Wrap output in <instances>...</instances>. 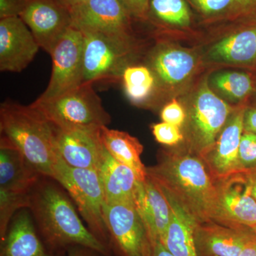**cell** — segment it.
I'll return each instance as SVG.
<instances>
[{
  "instance_id": "obj_1",
  "label": "cell",
  "mask_w": 256,
  "mask_h": 256,
  "mask_svg": "<svg viewBox=\"0 0 256 256\" xmlns=\"http://www.w3.org/2000/svg\"><path fill=\"white\" fill-rule=\"evenodd\" d=\"M146 174L196 223L215 222L216 185L200 156L190 150L163 152L156 165L146 168Z\"/></svg>"
},
{
  "instance_id": "obj_2",
  "label": "cell",
  "mask_w": 256,
  "mask_h": 256,
  "mask_svg": "<svg viewBox=\"0 0 256 256\" xmlns=\"http://www.w3.org/2000/svg\"><path fill=\"white\" fill-rule=\"evenodd\" d=\"M42 176L30 193V210L48 250L60 254L75 246L112 256L110 249L82 224L70 198L54 183Z\"/></svg>"
},
{
  "instance_id": "obj_3",
  "label": "cell",
  "mask_w": 256,
  "mask_h": 256,
  "mask_svg": "<svg viewBox=\"0 0 256 256\" xmlns=\"http://www.w3.org/2000/svg\"><path fill=\"white\" fill-rule=\"evenodd\" d=\"M1 137L16 146L38 174L53 180L58 158L56 128L31 105L6 101L0 107Z\"/></svg>"
},
{
  "instance_id": "obj_4",
  "label": "cell",
  "mask_w": 256,
  "mask_h": 256,
  "mask_svg": "<svg viewBox=\"0 0 256 256\" xmlns=\"http://www.w3.org/2000/svg\"><path fill=\"white\" fill-rule=\"evenodd\" d=\"M92 86L84 84L50 100H36L31 106L57 130L100 129L110 124L111 117Z\"/></svg>"
},
{
  "instance_id": "obj_5",
  "label": "cell",
  "mask_w": 256,
  "mask_h": 256,
  "mask_svg": "<svg viewBox=\"0 0 256 256\" xmlns=\"http://www.w3.org/2000/svg\"><path fill=\"white\" fill-rule=\"evenodd\" d=\"M53 180L58 182L73 198L88 228L110 250L104 214L105 194L98 171L72 168L58 156Z\"/></svg>"
},
{
  "instance_id": "obj_6",
  "label": "cell",
  "mask_w": 256,
  "mask_h": 256,
  "mask_svg": "<svg viewBox=\"0 0 256 256\" xmlns=\"http://www.w3.org/2000/svg\"><path fill=\"white\" fill-rule=\"evenodd\" d=\"M84 35V84L122 78L134 52L132 36H116L96 32Z\"/></svg>"
},
{
  "instance_id": "obj_7",
  "label": "cell",
  "mask_w": 256,
  "mask_h": 256,
  "mask_svg": "<svg viewBox=\"0 0 256 256\" xmlns=\"http://www.w3.org/2000/svg\"><path fill=\"white\" fill-rule=\"evenodd\" d=\"M104 214L112 254L116 256H152L153 240L134 203L106 204Z\"/></svg>"
},
{
  "instance_id": "obj_8",
  "label": "cell",
  "mask_w": 256,
  "mask_h": 256,
  "mask_svg": "<svg viewBox=\"0 0 256 256\" xmlns=\"http://www.w3.org/2000/svg\"><path fill=\"white\" fill-rule=\"evenodd\" d=\"M230 108L225 101L202 84L188 114L191 151L203 159L225 127Z\"/></svg>"
},
{
  "instance_id": "obj_9",
  "label": "cell",
  "mask_w": 256,
  "mask_h": 256,
  "mask_svg": "<svg viewBox=\"0 0 256 256\" xmlns=\"http://www.w3.org/2000/svg\"><path fill=\"white\" fill-rule=\"evenodd\" d=\"M84 35L72 26L50 53L52 72L45 92L37 100H48L66 94L84 84Z\"/></svg>"
},
{
  "instance_id": "obj_10",
  "label": "cell",
  "mask_w": 256,
  "mask_h": 256,
  "mask_svg": "<svg viewBox=\"0 0 256 256\" xmlns=\"http://www.w3.org/2000/svg\"><path fill=\"white\" fill-rule=\"evenodd\" d=\"M218 206L214 222L232 227L256 226V201L244 172L216 180Z\"/></svg>"
},
{
  "instance_id": "obj_11",
  "label": "cell",
  "mask_w": 256,
  "mask_h": 256,
  "mask_svg": "<svg viewBox=\"0 0 256 256\" xmlns=\"http://www.w3.org/2000/svg\"><path fill=\"white\" fill-rule=\"evenodd\" d=\"M20 18L40 48L50 54L66 32L73 26L70 10L57 0H28Z\"/></svg>"
},
{
  "instance_id": "obj_12",
  "label": "cell",
  "mask_w": 256,
  "mask_h": 256,
  "mask_svg": "<svg viewBox=\"0 0 256 256\" xmlns=\"http://www.w3.org/2000/svg\"><path fill=\"white\" fill-rule=\"evenodd\" d=\"M70 12L73 26L80 32L132 36V18L120 0H88Z\"/></svg>"
},
{
  "instance_id": "obj_13",
  "label": "cell",
  "mask_w": 256,
  "mask_h": 256,
  "mask_svg": "<svg viewBox=\"0 0 256 256\" xmlns=\"http://www.w3.org/2000/svg\"><path fill=\"white\" fill-rule=\"evenodd\" d=\"M40 46L20 16L0 20V70L20 73L28 66Z\"/></svg>"
},
{
  "instance_id": "obj_14",
  "label": "cell",
  "mask_w": 256,
  "mask_h": 256,
  "mask_svg": "<svg viewBox=\"0 0 256 256\" xmlns=\"http://www.w3.org/2000/svg\"><path fill=\"white\" fill-rule=\"evenodd\" d=\"M56 130L58 156L68 166L98 171L105 150L100 128Z\"/></svg>"
},
{
  "instance_id": "obj_15",
  "label": "cell",
  "mask_w": 256,
  "mask_h": 256,
  "mask_svg": "<svg viewBox=\"0 0 256 256\" xmlns=\"http://www.w3.org/2000/svg\"><path fill=\"white\" fill-rule=\"evenodd\" d=\"M245 110L242 109L229 118L214 146L202 159L215 181L244 172L239 164L238 150Z\"/></svg>"
},
{
  "instance_id": "obj_16",
  "label": "cell",
  "mask_w": 256,
  "mask_h": 256,
  "mask_svg": "<svg viewBox=\"0 0 256 256\" xmlns=\"http://www.w3.org/2000/svg\"><path fill=\"white\" fill-rule=\"evenodd\" d=\"M254 234L248 227L232 228L214 222L197 223L194 240L198 256H239Z\"/></svg>"
},
{
  "instance_id": "obj_17",
  "label": "cell",
  "mask_w": 256,
  "mask_h": 256,
  "mask_svg": "<svg viewBox=\"0 0 256 256\" xmlns=\"http://www.w3.org/2000/svg\"><path fill=\"white\" fill-rule=\"evenodd\" d=\"M134 204L142 217L153 242H162L170 222L171 208L163 192L149 176L140 182Z\"/></svg>"
},
{
  "instance_id": "obj_18",
  "label": "cell",
  "mask_w": 256,
  "mask_h": 256,
  "mask_svg": "<svg viewBox=\"0 0 256 256\" xmlns=\"http://www.w3.org/2000/svg\"><path fill=\"white\" fill-rule=\"evenodd\" d=\"M54 254L37 234L30 212L18 210L1 242L0 256H62Z\"/></svg>"
},
{
  "instance_id": "obj_19",
  "label": "cell",
  "mask_w": 256,
  "mask_h": 256,
  "mask_svg": "<svg viewBox=\"0 0 256 256\" xmlns=\"http://www.w3.org/2000/svg\"><path fill=\"white\" fill-rule=\"evenodd\" d=\"M6 138L0 140V190L30 193L42 178Z\"/></svg>"
},
{
  "instance_id": "obj_20",
  "label": "cell",
  "mask_w": 256,
  "mask_h": 256,
  "mask_svg": "<svg viewBox=\"0 0 256 256\" xmlns=\"http://www.w3.org/2000/svg\"><path fill=\"white\" fill-rule=\"evenodd\" d=\"M98 172L104 188L106 204L124 202L134 203L138 185L141 181L130 168L112 158L106 148Z\"/></svg>"
},
{
  "instance_id": "obj_21",
  "label": "cell",
  "mask_w": 256,
  "mask_h": 256,
  "mask_svg": "<svg viewBox=\"0 0 256 256\" xmlns=\"http://www.w3.org/2000/svg\"><path fill=\"white\" fill-rule=\"evenodd\" d=\"M161 191L166 196L171 208L170 222L163 245L174 256H198L194 240L196 222L172 197L162 190Z\"/></svg>"
},
{
  "instance_id": "obj_22",
  "label": "cell",
  "mask_w": 256,
  "mask_h": 256,
  "mask_svg": "<svg viewBox=\"0 0 256 256\" xmlns=\"http://www.w3.org/2000/svg\"><path fill=\"white\" fill-rule=\"evenodd\" d=\"M100 138L106 150L112 158L130 168L140 181L146 180V168L141 160L143 146L137 138L108 126L100 128Z\"/></svg>"
},
{
  "instance_id": "obj_23",
  "label": "cell",
  "mask_w": 256,
  "mask_h": 256,
  "mask_svg": "<svg viewBox=\"0 0 256 256\" xmlns=\"http://www.w3.org/2000/svg\"><path fill=\"white\" fill-rule=\"evenodd\" d=\"M210 58L230 64H250L256 60V24L226 37L210 50Z\"/></svg>"
},
{
  "instance_id": "obj_24",
  "label": "cell",
  "mask_w": 256,
  "mask_h": 256,
  "mask_svg": "<svg viewBox=\"0 0 256 256\" xmlns=\"http://www.w3.org/2000/svg\"><path fill=\"white\" fill-rule=\"evenodd\" d=\"M193 55L176 48H160L151 58L152 68L162 82L180 84L188 78L195 67Z\"/></svg>"
},
{
  "instance_id": "obj_25",
  "label": "cell",
  "mask_w": 256,
  "mask_h": 256,
  "mask_svg": "<svg viewBox=\"0 0 256 256\" xmlns=\"http://www.w3.org/2000/svg\"><path fill=\"white\" fill-rule=\"evenodd\" d=\"M122 80L128 99L136 105L146 102L156 86L154 74L144 66H129L122 73Z\"/></svg>"
},
{
  "instance_id": "obj_26",
  "label": "cell",
  "mask_w": 256,
  "mask_h": 256,
  "mask_svg": "<svg viewBox=\"0 0 256 256\" xmlns=\"http://www.w3.org/2000/svg\"><path fill=\"white\" fill-rule=\"evenodd\" d=\"M149 18L168 24L186 26L191 22V13L184 0H150Z\"/></svg>"
},
{
  "instance_id": "obj_27",
  "label": "cell",
  "mask_w": 256,
  "mask_h": 256,
  "mask_svg": "<svg viewBox=\"0 0 256 256\" xmlns=\"http://www.w3.org/2000/svg\"><path fill=\"white\" fill-rule=\"evenodd\" d=\"M213 84L218 90L234 100L245 98L252 89L250 76L240 72H226L216 74L214 77Z\"/></svg>"
},
{
  "instance_id": "obj_28",
  "label": "cell",
  "mask_w": 256,
  "mask_h": 256,
  "mask_svg": "<svg viewBox=\"0 0 256 256\" xmlns=\"http://www.w3.org/2000/svg\"><path fill=\"white\" fill-rule=\"evenodd\" d=\"M30 193L0 190V239L4 238L10 222L18 210L30 208Z\"/></svg>"
},
{
  "instance_id": "obj_29",
  "label": "cell",
  "mask_w": 256,
  "mask_h": 256,
  "mask_svg": "<svg viewBox=\"0 0 256 256\" xmlns=\"http://www.w3.org/2000/svg\"><path fill=\"white\" fill-rule=\"evenodd\" d=\"M238 160L242 171L256 168V134L242 133L239 146Z\"/></svg>"
},
{
  "instance_id": "obj_30",
  "label": "cell",
  "mask_w": 256,
  "mask_h": 256,
  "mask_svg": "<svg viewBox=\"0 0 256 256\" xmlns=\"http://www.w3.org/2000/svg\"><path fill=\"white\" fill-rule=\"evenodd\" d=\"M152 129L154 138L160 144L174 146L183 140L182 132L178 126L162 122L153 124Z\"/></svg>"
},
{
  "instance_id": "obj_31",
  "label": "cell",
  "mask_w": 256,
  "mask_h": 256,
  "mask_svg": "<svg viewBox=\"0 0 256 256\" xmlns=\"http://www.w3.org/2000/svg\"><path fill=\"white\" fill-rule=\"evenodd\" d=\"M186 114L182 106L176 100H173L163 108L161 118L163 122L181 128L186 120Z\"/></svg>"
},
{
  "instance_id": "obj_32",
  "label": "cell",
  "mask_w": 256,
  "mask_h": 256,
  "mask_svg": "<svg viewBox=\"0 0 256 256\" xmlns=\"http://www.w3.org/2000/svg\"><path fill=\"white\" fill-rule=\"evenodd\" d=\"M200 11L206 14H217L233 6L235 0H190Z\"/></svg>"
},
{
  "instance_id": "obj_33",
  "label": "cell",
  "mask_w": 256,
  "mask_h": 256,
  "mask_svg": "<svg viewBox=\"0 0 256 256\" xmlns=\"http://www.w3.org/2000/svg\"><path fill=\"white\" fill-rule=\"evenodd\" d=\"M132 18L146 21L149 18L150 0H120Z\"/></svg>"
},
{
  "instance_id": "obj_34",
  "label": "cell",
  "mask_w": 256,
  "mask_h": 256,
  "mask_svg": "<svg viewBox=\"0 0 256 256\" xmlns=\"http://www.w3.org/2000/svg\"><path fill=\"white\" fill-rule=\"evenodd\" d=\"M28 0H0V20L20 16Z\"/></svg>"
},
{
  "instance_id": "obj_35",
  "label": "cell",
  "mask_w": 256,
  "mask_h": 256,
  "mask_svg": "<svg viewBox=\"0 0 256 256\" xmlns=\"http://www.w3.org/2000/svg\"><path fill=\"white\" fill-rule=\"evenodd\" d=\"M244 128L245 132L256 134V109L250 108L245 110L244 114Z\"/></svg>"
},
{
  "instance_id": "obj_36",
  "label": "cell",
  "mask_w": 256,
  "mask_h": 256,
  "mask_svg": "<svg viewBox=\"0 0 256 256\" xmlns=\"http://www.w3.org/2000/svg\"><path fill=\"white\" fill-rule=\"evenodd\" d=\"M68 256H104L92 249L82 246L70 248L68 250Z\"/></svg>"
},
{
  "instance_id": "obj_37",
  "label": "cell",
  "mask_w": 256,
  "mask_h": 256,
  "mask_svg": "<svg viewBox=\"0 0 256 256\" xmlns=\"http://www.w3.org/2000/svg\"><path fill=\"white\" fill-rule=\"evenodd\" d=\"M242 172L246 178L248 184L250 186L252 196L256 201V168L245 170Z\"/></svg>"
},
{
  "instance_id": "obj_38",
  "label": "cell",
  "mask_w": 256,
  "mask_h": 256,
  "mask_svg": "<svg viewBox=\"0 0 256 256\" xmlns=\"http://www.w3.org/2000/svg\"><path fill=\"white\" fill-rule=\"evenodd\" d=\"M239 256H256V234L254 232Z\"/></svg>"
},
{
  "instance_id": "obj_39",
  "label": "cell",
  "mask_w": 256,
  "mask_h": 256,
  "mask_svg": "<svg viewBox=\"0 0 256 256\" xmlns=\"http://www.w3.org/2000/svg\"><path fill=\"white\" fill-rule=\"evenodd\" d=\"M152 256H174L163 245L160 240L153 242L152 254Z\"/></svg>"
},
{
  "instance_id": "obj_40",
  "label": "cell",
  "mask_w": 256,
  "mask_h": 256,
  "mask_svg": "<svg viewBox=\"0 0 256 256\" xmlns=\"http://www.w3.org/2000/svg\"><path fill=\"white\" fill-rule=\"evenodd\" d=\"M60 2V4H63L64 6L69 10H73L74 8H76L79 5L84 4L88 0H57Z\"/></svg>"
},
{
  "instance_id": "obj_41",
  "label": "cell",
  "mask_w": 256,
  "mask_h": 256,
  "mask_svg": "<svg viewBox=\"0 0 256 256\" xmlns=\"http://www.w3.org/2000/svg\"><path fill=\"white\" fill-rule=\"evenodd\" d=\"M252 0H235L234 4H233V8L234 9L238 10L240 12L244 10V8H246L248 5L250 4Z\"/></svg>"
},
{
  "instance_id": "obj_42",
  "label": "cell",
  "mask_w": 256,
  "mask_h": 256,
  "mask_svg": "<svg viewBox=\"0 0 256 256\" xmlns=\"http://www.w3.org/2000/svg\"><path fill=\"white\" fill-rule=\"evenodd\" d=\"M252 230H254V232L256 234V226L254 227V228H252Z\"/></svg>"
}]
</instances>
